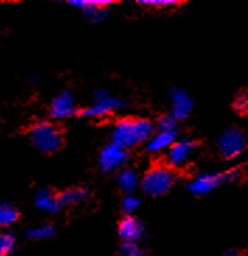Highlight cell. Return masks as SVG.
<instances>
[{"label":"cell","instance_id":"6da1fadb","mask_svg":"<svg viewBox=\"0 0 248 256\" xmlns=\"http://www.w3.org/2000/svg\"><path fill=\"white\" fill-rule=\"evenodd\" d=\"M153 136V125L143 118H122L112 129V143L129 148L149 142Z\"/></svg>","mask_w":248,"mask_h":256},{"label":"cell","instance_id":"7a4b0ae2","mask_svg":"<svg viewBox=\"0 0 248 256\" xmlns=\"http://www.w3.org/2000/svg\"><path fill=\"white\" fill-rule=\"evenodd\" d=\"M175 175L167 166H153L143 175L140 186L143 192L150 196H163L174 185Z\"/></svg>","mask_w":248,"mask_h":256},{"label":"cell","instance_id":"3957f363","mask_svg":"<svg viewBox=\"0 0 248 256\" xmlns=\"http://www.w3.org/2000/svg\"><path fill=\"white\" fill-rule=\"evenodd\" d=\"M33 144L42 152H54L62 146V133L54 124L38 122L30 130Z\"/></svg>","mask_w":248,"mask_h":256},{"label":"cell","instance_id":"277c9868","mask_svg":"<svg viewBox=\"0 0 248 256\" xmlns=\"http://www.w3.org/2000/svg\"><path fill=\"white\" fill-rule=\"evenodd\" d=\"M238 176H240V171L238 170H230L226 174H202V175L196 176L195 180L188 184V190L191 194H198V196L206 194L209 192H212L217 186H220L223 182L237 180Z\"/></svg>","mask_w":248,"mask_h":256},{"label":"cell","instance_id":"5b68a950","mask_svg":"<svg viewBox=\"0 0 248 256\" xmlns=\"http://www.w3.org/2000/svg\"><path fill=\"white\" fill-rule=\"evenodd\" d=\"M125 102L117 97H112L108 91L98 90L94 94V104L83 110L82 116L86 118H104L108 116L111 112L124 108Z\"/></svg>","mask_w":248,"mask_h":256},{"label":"cell","instance_id":"8992f818","mask_svg":"<svg viewBox=\"0 0 248 256\" xmlns=\"http://www.w3.org/2000/svg\"><path fill=\"white\" fill-rule=\"evenodd\" d=\"M245 146H247L245 136L242 134L241 130L235 128L226 129L217 138V150L226 158L237 157L244 152Z\"/></svg>","mask_w":248,"mask_h":256},{"label":"cell","instance_id":"52a82bcc","mask_svg":"<svg viewBox=\"0 0 248 256\" xmlns=\"http://www.w3.org/2000/svg\"><path fill=\"white\" fill-rule=\"evenodd\" d=\"M126 160H128V152L124 147L115 144V143H111V144L105 146L100 152L98 164L104 172H112L124 166Z\"/></svg>","mask_w":248,"mask_h":256},{"label":"cell","instance_id":"ba28073f","mask_svg":"<svg viewBox=\"0 0 248 256\" xmlns=\"http://www.w3.org/2000/svg\"><path fill=\"white\" fill-rule=\"evenodd\" d=\"M195 150H196V144L192 140L189 138L177 140L167 152V164L170 166H185Z\"/></svg>","mask_w":248,"mask_h":256},{"label":"cell","instance_id":"9c48e42d","mask_svg":"<svg viewBox=\"0 0 248 256\" xmlns=\"http://www.w3.org/2000/svg\"><path fill=\"white\" fill-rule=\"evenodd\" d=\"M72 6L82 8L86 17H89L91 21H104L108 16L107 7L110 6L112 2L110 0H70Z\"/></svg>","mask_w":248,"mask_h":256},{"label":"cell","instance_id":"30bf717a","mask_svg":"<svg viewBox=\"0 0 248 256\" xmlns=\"http://www.w3.org/2000/svg\"><path fill=\"white\" fill-rule=\"evenodd\" d=\"M51 116L55 119H66L75 115L76 112V104H75V98L70 91L65 90L59 92L51 102Z\"/></svg>","mask_w":248,"mask_h":256},{"label":"cell","instance_id":"8fae6325","mask_svg":"<svg viewBox=\"0 0 248 256\" xmlns=\"http://www.w3.org/2000/svg\"><path fill=\"white\" fill-rule=\"evenodd\" d=\"M171 115L177 120L189 116V114L192 111L193 102L185 90L174 88L171 91Z\"/></svg>","mask_w":248,"mask_h":256},{"label":"cell","instance_id":"7c38bea8","mask_svg":"<svg viewBox=\"0 0 248 256\" xmlns=\"http://www.w3.org/2000/svg\"><path fill=\"white\" fill-rule=\"evenodd\" d=\"M34 203L37 208H40L44 213H49V214L58 213L62 208L59 196L54 194V192H51L49 189H40L35 194Z\"/></svg>","mask_w":248,"mask_h":256},{"label":"cell","instance_id":"4fadbf2b","mask_svg":"<svg viewBox=\"0 0 248 256\" xmlns=\"http://www.w3.org/2000/svg\"><path fill=\"white\" fill-rule=\"evenodd\" d=\"M118 232L124 241L136 242L139 238H142L143 236V226L140 224L138 218L132 216H126L122 218V222H119Z\"/></svg>","mask_w":248,"mask_h":256},{"label":"cell","instance_id":"5bb4252c","mask_svg":"<svg viewBox=\"0 0 248 256\" xmlns=\"http://www.w3.org/2000/svg\"><path fill=\"white\" fill-rule=\"evenodd\" d=\"M175 142H177V132H157L147 142L146 148L149 152H161L164 150L168 152Z\"/></svg>","mask_w":248,"mask_h":256},{"label":"cell","instance_id":"9a60e30c","mask_svg":"<svg viewBox=\"0 0 248 256\" xmlns=\"http://www.w3.org/2000/svg\"><path fill=\"white\" fill-rule=\"evenodd\" d=\"M117 184L124 192H133L139 184L138 172L133 168H122L117 175Z\"/></svg>","mask_w":248,"mask_h":256},{"label":"cell","instance_id":"2e32d148","mask_svg":"<svg viewBox=\"0 0 248 256\" xmlns=\"http://www.w3.org/2000/svg\"><path fill=\"white\" fill-rule=\"evenodd\" d=\"M90 196V190L86 188H70L59 194V200L62 206H70L77 204L80 202H84Z\"/></svg>","mask_w":248,"mask_h":256},{"label":"cell","instance_id":"e0dca14e","mask_svg":"<svg viewBox=\"0 0 248 256\" xmlns=\"http://www.w3.org/2000/svg\"><path fill=\"white\" fill-rule=\"evenodd\" d=\"M19 218V212L17 208L12 206L10 203H2L0 206V224L2 227H9Z\"/></svg>","mask_w":248,"mask_h":256},{"label":"cell","instance_id":"ac0fdd59","mask_svg":"<svg viewBox=\"0 0 248 256\" xmlns=\"http://www.w3.org/2000/svg\"><path fill=\"white\" fill-rule=\"evenodd\" d=\"M55 234V228L51 226V224H44L40 227H34V228H30L26 232V236L30 240H34V241H42V240H47L51 238Z\"/></svg>","mask_w":248,"mask_h":256},{"label":"cell","instance_id":"d6986e66","mask_svg":"<svg viewBox=\"0 0 248 256\" xmlns=\"http://www.w3.org/2000/svg\"><path fill=\"white\" fill-rule=\"evenodd\" d=\"M14 246H16V238L12 232H3L0 236V255L7 256L13 252Z\"/></svg>","mask_w":248,"mask_h":256},{"label":"cell","instance_id":"ffe728a7","mask_svg":"<svg viewBox=\"0 0 248 256\" xmlns=\"http://www.w3.org/2000/svg\"><path fill=\"white\" fill-rule=\"evenodd\" d=\"M119 255L121 256H146L145 252L139 248L136 242H129V241H124V244L119 248Z\"/></svg>","mask_w":248,"mask_h":256},{"label":"cell","instance_id":"44dd1931","mask_svg":"<svg viewBox=\"0 0 248 256\" xmlns=\"http://www.w3.org/2000/svg\"><path fill=\"white\" fill-rule=\"evenodd\" d=\"M175 126H177V119L172 115H163L157 120L159 132H175Z\"/></svg>","mask_w":248,"mask_h":256},{"label":"cell","instance_id":"7402d4cb","mask_svg":"<svg viewBox=\"0 0 248 256\" xmlns=\"http://www.w3.org/2000/svg\"><path fill=\"white\" fill-rule=\"evenodd\" d=\"M139 203H140V200H139L136 196L126 194L124 198V200H122V210H124L126 214H131V213H133L139 208Z\"/></svg>","mask_w":248,"mask_h":256},{"label":"cell","instance_id":"603a6c76","mask_svg":"<svg viewBox=\"0 0 248 256\" xmlns=\"http://www.w3.org/2000/svg\"><path fill=\"white\" fill-rule=\"evenodd\" d=\"M235 110L241 114H248V92H242L240 96H237L234 101Z\"/></svg>","mask_w":248,"mask_h":256},{"label":"cell","instance_id":"cb8c5ba5","mask_svg":"<svg viewBox=\"0 0 248 256\" xmlns=\"http://www.w3.org/2000/svg\"><path fill=\"white\" fill-rule=\"evenodd\" d=\"M140 4H145V6H150V7H168V6H174L177 4L178 2L177 0H140L139 2Z\"/></svg>","mask_w":248,"mask_h":256},{"label":"cell","instance_id":"d4e9b609","mask_svg":"<svg viewBox=\"0 0 248 256\" xmlns=\"http://www.w3.org/2000/svg\"><path fill=\"white\" fill-rule=\"evenodd\" d=\"M223 256H242L240 252H237V250H228V252H226Z\"/></svg>","mask_w":248,"mask_h":256}]
</instances>
